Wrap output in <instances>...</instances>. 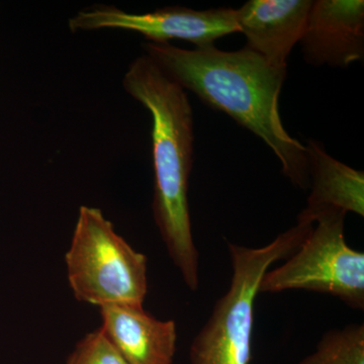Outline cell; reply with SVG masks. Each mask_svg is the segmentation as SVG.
Listing matches in <instances>:
<instances>
[{"instance_id": "cell-7", "label": "cell", "mask_w": 364, "mask_h": 364, "mask_svg": "<svg viewBox=\"0 0 364 364\" xmlns=\"http://www.w3.org/2000/svg\"><path fill=\"white\" fill-rule=\"evenodd\" d=\"M299 43L311 65L345 68L363 60V0L313 1Z\"/></svg>"}, {"instance_id": "cell-12", "label": "cell", "mask_w": 364, "mask_h": 364, "mask_svg": "<svg viewBox=\"0 0 364 364\" xmlns=\"http://www.w3.org/2000/svg\"><path fill=\"white\" fill-rule=\"evenodd\" d=\"M66 364H129L105 336L102 328L88 333L76 344Z\"/></svg>"}, {"instance_id": "cell-2", "label": "cell", "mask_w": 364, "mask_h": 364, "mask_svg": "<svg viewBox=\"0 0 364 364\" xmlns=\"http://www.w3.org/2000/svg\"><path fill=\"white\" fill-rule=\"evenodd\" d=\"M123 86L152 117L153 215L184 284L198 291L200 255L193 242L188 196L193 153V116L188 95L146 54L132 62Z\"/></svg>"}, {"instance_id": "cell-5", "label": "cell", "mask_w": 364, "mask_h": 364, "mask_svg": "<svg viewBox=\"0 0 364 364\" xmlns=\"http://www.w3.org/2000/svg\"><path fill=\"white\" fill-rule=\"evenodd\" d=\"M346 214L327 210L314 218V226L298 250L280 267L265 273L260 293L291 289L331 294L356 310L364 308V253L347 245Z\"/></svg>"}, {"instance_id": "cell-3", "label": "cell", "mask_w": 364, "mask_h": 364, "mask_svg": "<svg viewBox=\"0 0 364 364\" xmlns=\"http://www.w3.org/2000/svg\"><path fill=\"white\" fill-rule=\"evenodd\" d=\"M314 224L298 222L267 246L245 247L228 242L231 284L218 299L208 322L189 348L191 364H249L254 306L262 277L273 263L298 250Z\"/></svg>"}, {"instance_id": "cell-11", "label": "cell", "mask_w": 364, "mask_h": 364, "mask_svg": "<svg viewBox=\"0 0 364 364\" xmlns=\"http://www.w3.org/2000/svg\"><path fill=\"white\" fill-rule=\"evenodd\" d=\"M299 364H364L363 324L326 332L316 350Z\"/></svg>"}, {"instance_id": "cell-9", "label": "cell", "mask_w": 364, "mask_h": 364, "mask_svg": "<svg viewBox=\"0 0 364 364\" xmlns=\"http://www.w3.org/2000/svg\"><path fill=\"white\" fill-rule=\"evenodd\" d=\"M102 329L129 364H172L176 352L174 321H162L143 306L100 308Z\"/></svg>"}, {"instance_id": "cell-10", "label": "cell", "mask_w": 364, "mask_h": 364, "mask_svg": "<svg viewBox=\"0 0 364 364\" xmlns=\"http://www.w3.org/2000/svg\"><path fill=\"white\" fill-rule=\"evenodd\" d=\"M309 171L311 195L308 205L299 215L298 222L314 224L320 213L336 210L364 215L363 171L351 168L326 152L322 144L309 141Z\"/></svg>"}, {"instance_id": "cell-6", "label": "cell", "mask_w": 364, "mask_h": 364, "mask_svg": "<svg viewBox=\"0 0 364 364\" xmlns=\"http://www.w3.org/2000/svg\"><path fill=\"white\" fill-rule=\"evenodd\" d=\"M72 32L117 28L143 35L148 42L183 40L196 48L215 46L224 36L239 32L237 9L195 11L172 6L145 14L127 13L114 6H100L79 11L69 21Z\"/></svg>"}, {"instance_id": "cell-1", "label": "cell", "mask_w": 364, "mask_h": 364, "mask_svg": "<svg viewBox=\"0 0 364 364\" xmlns=\"http://www.w3.org/2000/svg\"><path fill=\"white\" fill-rule=\"evenodd\" d=\"M143 49L184 90L262 139L294 186L310 188L306 147L289 136L279 114L287 68L272 65L247 47L228 52L215 46L188 50L170 43L146 42Z\"/></svg>"}, {"instance_id": "cell-4", "label": "cell", "mask_w": 364, "mask_h": 364, "mask_svg": "<svg viewBox=\"0 0 364 364\" xmlns=\"http://www.w3.org/2000/svg\"><path fill=\"white\" fill-rule=\"evenodd\" d=\"M65 264L72 293L81 303L143 306L147 257L117 233L100 208H79Z\"/></svg>"}, {"instance_id": "cell-8", "label": "cell", "mask_w": 364, "mask_h": 364, "mask_svg": "<svg viewBox=\"0 0 364 364\" xmlns=\"http://www.w3.org/2000/svg\"><path fill=\"white\" fill-rule=\"evenodd\" d=\"M311 0H250L237 9L239 32L246 47L272 65L287 68V59L299 43L312 6Z\"/></svg>"}]
</instances>
